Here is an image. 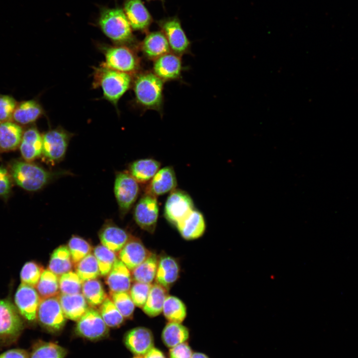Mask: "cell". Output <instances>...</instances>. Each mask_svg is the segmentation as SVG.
I'll return each instance as SVG.
<instances>
[{
  "label": "cell",
  "mask_w": 358,
  "mask_h": 358,
  "mask_svg": "<svg viewBox=\"0 0 358 358\" xmlns=\"http://www.w3.org/2000/svg\"><path fill=\"white\" fill-rule=\"evenodd\" d=\"M164 82L153 72L138 73L132 84L136 104L144 110H154L162 115Z\"/></svg>",
  "instance_id": "cell-1"
},
{
  "label": "cell",
  "mask_w": 358,
  "mask_h": 358,
  "mask_svg": "<svg viewBox=\"0 0 358 358\" xmlns=\"http://www.w3.org/2000/svg\"><path fill=\"white\" fill-rule=\"evenodd\" d=\"M131 76L100 64L94 68L93 86L100 88L104 98L117 108L118 101L132 84Z\"/></svg>",
  "instance_id": "cell-2"
},
{
  "label": "cell",
  "mask_w": 358,
  "mask_h": 358,
  "mask_svg": "<svg viewBox=\"0 0 358 358\" xmlns=\"http://www.w3.org/2000/svg\"><path fill=\"white\" fill-rule=\"evenodd\" d=\"M26 324L17 311L10 293L0 298V348H5L17 343Z\"/></svg>",
  "instance_id": "cell-3"
},
{
  "label": "cell",
  "mask_w": 358,
  "mask_h": 358,
  "mask_svg": "<svg viewBox=\"0 0 358 358\" xmlns=\"http://www.w3.org/2000/svg\"><path fill=\"white\" fill-rule=\"evenodd\" d=\"M11 175L15 182L24 189L37 191L60 173L49 172L28 162L16 161L10 167Z\"/></svg>",
  "instance_id": "cell-4"
},
{
  "label": "cell",
  "mask_w": 358,
  "mask_h": 358,
  "mask_svg": "<svg viewBox=\"0 0 358 358\" xmlns=\"http://www.w3.org/2000/svg\"><path fill=\"white\" fill-rule=\"evenodd\" d=\"M98 24L103 33L116 43L124 45L132 40V28L121 9H104L100 13Z\"/></svg>",
  "instance_id": "cell-5"
},
{
  "label": "cell",
  "mask_w": 358,
  "mask_h": 358,
  "mask_svg": "<svg viewBox=\"0 0 358 358\" xmlns=\"http://www.w3.org/2000/svg\"><path fill=\"white\" fill-rule=\"evenodd\" d=\"M105 61L101 65L131 75L136 74L140 68L139 57L131 48L123 44L102 48Z\"/></svg>",
  "instance_id": "cell-6"
},
{
  "label": "cell",
  "mask_w": 358,
  "mask_h": 358,
  "mask_svg": "<svg viewBox=\"0 0 358 358\" xmlns=\"http://www.w3.org/2000/svg\"><path fill=\"white\" fill-rule=\"evenodd\" d=\"M58 297L41 299L37 314V320L44 329L51 333L61 331L66 322Z\"/></svg>",
  "instance_id": "cell-7"
},
{
  "label": "cell",
  "mask_w": 358,
  "mask_h": 358,
  "mask_svg": "<svg viewBox=\"0 0 358 358\" xmlns=\"http://www.w3.org/2000/svg\"><path fill=\"white\" fill-rule=\"evenodd\" d=\"M41 300L34 287L22 283L18 286L14 295L13 303L26 325H32L37 320Z\"/></svg>",
  "instance_id": "cell-8"
},
{
  "label": "cell",
  "mask_w": 358,
  "mask_h": 358,
  "mask_svg": "<svg viewBox=\"0 0 358 358\" xmlns=\"http://www.w3.org/2000/svg\"><path fill=\"white\" fill-rule=\"evenodd\" d=\"M194 209L190 196L186 191L176 188L170 192L165 202L164 216L168 222L176 227Z\"/></svg>",
  "instance_id": "cell-9"
},
{
  "label": "cell",
  "mask_w": 358,
  "mask_h": 358,
  "mask_svg": "<svg viewBox=\"0 0 358 358\" xmlns=\"http://www.w3.org/2000/svg\"><path fill=\"white\" fill-rule=\"evenodd\" d=\"M114 191L120 212L121 215H124L132 207L138 196L139 186L138 182L129 173H118L116 176Z\"/></svg>",
  "instance_id": "cell-10"
},
{
  "label": "cell",
  "mask_w": 358,
  "mask_h": 358,
  "mask_svg": "<svg viewBox=\"0 0 358 358\" xmlns=\"http://www.w3.org/2000/svg\"><path fill=\"white\" fill-rule=\"evenodd\" d=\"M75 332L80 337L96 341L106 337L108 334L109 329L99 312L93 307H90L77 321Z\"/></svg>",
  "instance_id": "cell-11"
},
{
  "label": "cell",
  "mask_w": 358,
  "mask_h": 358,
  "mask_svg": "<svg viewBox=\"0 0 358 358\" xmlns=\"http://www.w3.org/2000/svg\"><path fill=\"white\" fill-rule=\"evenodd\" d=\"M72 134L62 127L46 132L43 136V152L45 157L53 162L62 160L66 152Z\"/></svg>",
  "instance_id": "cell-12"
},
{
  "label": "cell",
  "mask_w": 358,
  "mask_h": 358,
  "mask_svg": "<svg viewBox=\"0 0 358 358\" xmlns=\"http://www.w3.org/2000/svg\"><path fill=\"white\" fill-rule=\"evenodd\" d=\"M159 211L157 197L145 193L136 205L134 218L142 229L153 233L157 226Z\"/></svg>",
  "instance_id": "cell-13"
},
{
  "label": "cell",
  "mask_w": 358,
  "mask_h": 358,
  "mask_svg": "<svg viewBox=\"0 0 358 358\" xmlns=\"http://www.w3.org/2000/svg\"><path fill=\"white\" fill-rule=\"evenodd\" d=\"M161 26L172 52L180 56L190 52V41L179 20L176 18L167 20Z\"/></svg>",
  "instance_id": "cell-14"
},
{
  "label": "cell",
  "mask_w": 358,
  "mask_h": 358,
  "mask_svg": "<svg viewBox=\"0 0 358 358\" xmlns=\"http://www.w3.org/2000/svg\"><path fill=\"white\" fill-rule=\"evenodd\" d=\"M124 345L135 356L142 357L154 347L152 331L144 327H137L127 331L123 338Z\"/></svg>",
  "instance_id": "cell-15"
},
{
  "label": "cell",
  "mask_w": 358,
  "mask_h": 358,
  "mask_svg": "<svg viewBox=\"0 0 358 358\" xmlns=\"http://www.w3.org/2000/svg\"><path fill=\"white\" fill-rule=\"evenodd\" d=\"M181 56L169 52L155 60L153 72L164 82L179 80L183 69Z\"/></svg>",
  "instance_id": "cell-16"
},
{
  "label": "cell",
  "mask_w": 358,
  "mask_h": 358,
  "mask_svg": "<svg viewBox=\"0 0 358 358\" xmlns=\"http://www.w3.org/2000/svg\"><path fill=\"white\" fill-rule=\"evenodd\" d=\"M151 254L139 239L131 237L118 252V257L129 270H132L146 260Z\"/></svg>",
  "instance_id": "cell-17"
},
{
  "label": "cell",
  "mask_w": 358,
  "mask_h": 358,
  "mask_svg": "<svg viewBox=\"0 0 358 358\" xmlns=\"http://www.w3.org/2000/svg\"><path fill=\"white\" fill-rule=\"evenodd\" d=\"M177 180L172 167L160 169L146 187L145 193L155 197L171 192L176 189Z\"/></svg>",
  "instance_id": "cell-18"
},
{
  "label": "cell",
  "mask_w": 358,
  "mask_h": 358,
  "mask_svg": "<svg viewBox=\"0 0 358 358\" xmlns=\"http://www.w3.org/2000/svg\"><path fill=\"white\" fill-rule=\"evenodd\" d=\"M98 236L101 244L115 253L119 252L131 237L126 230L111 222L103 225Z\"/></svg>",
  "instance_id": "cell-19"
},
{
  "label": "cell",
  "mask_w": 358,
  "mask_h": 358,
  "mask_svg": "<svg viewBox=\"0 0 358 358\" xmlns=\"http://www.w3.org/2000/svg\"><path fill=\"white\" fill-rule=\"evenodd\" d=\"M123 11L133 29L144 30L151 22V15L141 0H126Z\"/></svg>",
  "instance_id": "cell-20"
},
{
  "label": "cell",
  "mask_w": 358,
  "mask_h": 358,
  "mask_svg": "<svg viewBox=\"0 0 358 358\" xmlns=\"http://www.w3.org/2000/svg\"><path fill=\"white\" fill-rule=\"evenodd\" d=\"M180 266L172 256H162L158 260L156 282L169 289L179 279Z\"/></svg>",
  "instance_id": "cell-21"
},
{
  "label": "cell",
  "mask_w": 358,
  "mask_h": 358,
  "mask_svg": "<svg viewBox=\"0 0 358 358\" xmlns=\"http://www.w3.org/2000/svg\"><path fill=\"white\" fill-rule=\"evenodd\" d=\"M176 228L184 239L193 240L203 235L206 229V223L202 214L194 209L177 225Z\"/></svg>",
  "instance_id": "cell-22"
},
{
  "label": "cell",
  "mask_w": 358,
  "mask_h": 358,
  "mask_svg": "<svg viewBox=\"0 0 358 358\" xmlns=\"http://www.w3.org/2000/svg\"><path fill=\"white\" fill-rule=\"evenodd\" d=\"M106 276L105 282L110 292H127L130 290L132 278L130 270L120 260L116 261Z\"/></svg>",
  "instance_id": "cell-23"
},
{
  "label": "cell",
  "mask_w": 358,
  "mask_h": 358,
  "mask_svg": "<svg viewBox=\"0 0 358 358\" xmlns=\"http://www.w3.org/2000/svg\"><path fill=\"white\" fill-rule=\"evenodd\" d=\"M144 56L149 60H155L171 51L164 33L154 31L147 34L140 46Z\"/></svg>",
  "instance_id": "cell-24"
},
{
  "label": "cell",
  "mask_w": 358,
  "mask_h": 358,
  "mask_svg": "<svg viewBox=\"0 0 358 358\" xmlns=\"http://www.w3.org/2000/svg\"><path fill=\"white\" fill-rule=\"evenodd\" d=\"M20 150L23 158L28 162L38 158L42 154V136L36 128H30L23 133Z\"/></svg>",
  "instance_id": "cell-25"
},
{
  "label": "cell",
  "mask_w": 358,
  "mask_h": 358,
  "mask_svg": "<svg viewBox=\"0 0 358 358\" xmlns=\"http://www.w3.org/2000/svg\"><path fill=\"white\" fill-rule=\"evenodd\" d=\"M66 318L78 321L89 308L88 303L82 293L59 294L58 296Z\"/></svg>",
  "instance_id": "cell-26"
},
{
  "label": "cell",
  "mask_w": 358,
  "mask_h": 358,
  "mask_svg": "<svg viewBox=\"0 0 358 358\" xmlns=\"http://www.w3.org/2000/svg\"><path fill=\"white\" fill-rule=\"evenodd\" d=\"M44 111L36 100H28L17 104L12 115L13 120L20 124L32 123L43 115Z\"/></svg>",
  "instance_id": "cell-27"
},
{
  "label": "cell",
  "mask_w": 358,
  "mask_h": 358,
  "mask_svg": "<svg viewBox=\"0 0 358 358\" xmlns=\"http://www.w3.org/2000/svg\"><path fill=\"white\" fill-rule=\"evenodd\" d=\"M161 163L152 158L136 160L129 166L130 175L138 182L150 181L160 170Z\"/></svg>",
  "instance_id": "cell-28"
},
{
  "label": "cell",
  "mask_w": 358,
  "mask_h": 358,
  "mask_svg": "<svg viewBox=\"0 0 358 358\" xmlns=\"http://www.w3.org/2000/svg\"><path fill=\"white\" fill-rule=\"evenodd\" d=\"M23 135L21 127L11 121L0 123V150L9 151L20 145Z\"/></svg>",
  "instance_id": "cell-29"
},
{
  "label": "cell",
  "mask_w": 358,
  "mask_h": 358,
  "mask_svg": "<svg viewBox=\"0 0 358 358\" xmlns=\"http://www.w3.org/2000/svg\"><path fill=\"white\" fill-rule=\"evenodd\" d=\"M168 296V289L156 282L154 283L152 285L147 299L142 307L143 312L150 317L160 315Z\"/></svg>",
  "instance_id": "cell-30"
},
{
  "label": "cell",
  "mask_w": 358,
  "mask_h": 358,
  "mask_svg": "<svg viewBox=\"0 0 358 358\" xmlns=\"http://www.w3.org/2000/svg\"><path fill=\"white\" fill-rule=\"evenodd\" d=\"M74 265L67 246L61 245L52 253L48 264V269L60 276L71 271Z\"/></svg>",
  "instance_id": "cell-31"
},
{
  "label": "cell",
  "mask_w": 358,
  "mask_h": 358,
  "mask_svg": "<svg viewBox=\"0 0 358 358\" xmlns=\"http://www.w3.org/2000/svg\"><path fill=\"white\" fill-rule=\"evenodd\" d=\"M187 328L179 323L169 322L165 326L162 333L164 344L169 348H173L185 342L189 338Z\"/></svg>",
  "instance_id": "cell-32"
},
{
  "label": "cell",
  "mask_w": 358,
  "mask_h": 358,
  "mask_svg": "<svg viewBox=\"0 0 358 358\" xmlns=\"http://www.w3.org/2000/svg\"><path fill=\"white\" fill-rule=\"evenodd\" d=\"M158 257L155 254L151 255L143 263L132 270V278L136 282L151 284L155 279Z\"/></svg>",
  "instance_id": "cell-33"
},
{
  "label": "cell",
  "mask_w": 358,
  "mask_h": 358,
  "mask_svg": "<svg viewBox=\"0 0 358 358\" xmlns=\"http://www.w3.org/2000/svg\"><path fill=\"white\" fill-rule=\"evenodd\" d=\"M67 350L52 342L39 340L33 343L29 358H65Z\"/></svg>",
  "instance_id": "cell-34"
},
{
  "label": "cell",
  "mask_w": 358,
  "mask_h": 358,
  "mask_svg": "<svg viewBox=\"0 0 358 358\" xmlns=\"http://www.w3.org/2000/svg\"><path fill=\"white\" fill-rule=\"evenodd\" d=\"M162 312L165 318L170 322L181 323L187 314L184 302L176 296L169 295L164 302Z\"/></svg>",
  "instance_id": "cell-35"
},
{
  "label": "cell",
  "mask_w": 358,
  "mask_h": 358,
  "mask_svg": "<svg viewBox=\"0 0 358 358\" xmlns=\"http://www.w3.org/2000/svg\"><path fill=\"white\" fill-rule=\"evenodd\" d=\"M35 287L41 299L56 297L60 292L59 276L45 269Z\"/></svg>",
  "instance_id": "cell-36"
},
{
  "label": "cell",
  "mask_w": 358,
  "mask_h": 358,
  "mask_svg": "<svg viewBox=\"0 0 358 358\" xmlns=\"http://www.w3.org/2000/svg\"><path fill=\"white\" fill-rule=\"evenodd\" d=\"M82 291L88 303L92 307L100 305L107 297L102 283L97 278L83 282Z\"/></svg>",
  "instance_id": "cell-37"
},
{
  "label": "cell",
  "mask_w": 358,
  "mask_h": 358,
  "mask_svg": "<svg viewBox=\"0 0 358 358\" xmlns=\"http://www.w3.org/2000/svg\"><path fill=\"white\" fill-rule=\"evenodd\" d=\"M75 272L83 282L97 278L100 271L96 259L90 254L75 265Z\"/></svg>",
  "instance_id": "cell-38"
},
{
  "label": "cell",
  "mask_w": 358,
  "mask_h": 358,
  "mask_svg": "<svg viewBox=\"0 0 358 358\" xmlns=\"http://www.w3.org/2000/svg\"><path fill=\"white\" fill-rule=\"evenodd\" d=\"M99 312L108 327H118L124 322V317L118 311L111 299L107 297L99 305Z\"/></svg>",
  "instance_id": "cell-39"
},
{
  "label": "cell",
  "mask_w": 358,
  "mask_h": 358,
  "mask_svg": "<svg viewBox=\"0 0 358 358\" xmlns=\"http://www.w3.org/2000/svg\"><path fill=\"white\" fill-rule=\"evenodd\" d=\"M93 254L97 262L100 275L102 276H106L118 260L115 252L102 244L96 246L93 249Z\"/></svg>",
  "instance_id": "cell-40"
},
{
  "label": "cell",
  "mask_w": 358,
  "mask_h": 358,
  "mask_svg": "<svg viewBox=\"0 0 358 358\" xmlns=\"http://www.w3.org/2000/svg\"><path fill=\"white\" fill-rule=\"evenodd\" d=\"M74 266L91 253L92 247L83 238L73 235L69 240L67 246Z\"/></svg>",
  "instance_id": "cell-41"
},
{
  "label": "cell",
  "mask_w": 358,
  "mask_h": 358,
  "mask_svg": "<svg viewBox=\"0 0 358 358\" xmlns=\"http://www.w3.org/2000/svg\"><path fill=\"white\" fill-rule=\"evenodd\" d=\"M44 270L43 266L35 261L26 262L20 272L21 282L36 287Z\"/></svg>",
  "instance_id": "cell-42"
},
{
  "label": "cell",
  "mask_w": 358,
  "mask_h": 358,
  "mask_svg": "<svg viewBox=\"0 0 358 358\" xmlns=\"http://www.w3.org/2000/svg\"><path fill=\"white\" fill-rule=\"evenodd\" d=\"M110 299L120 312L126 318L132 317L135 306L129 293L127 292H110Z\"/></svg>",
  "instance_id": "cell-43"
},
{
  "label": "cell",
  "mask_w": 358,
  "mask_h": 358,
  "mask_svg": "<svg viewBox=\"0 0 358 358\" xmlns=\"http://www.w3.org/2000/svg\"><path fill=\"white\" fill-rule=\"evenodd\" d=\"M83 282L76 272L65 273L59 277V288L62 294H75L80 293Z\"/></svg>",
  "instance_id": "cell-44"
},
{
  "label": "cell",
  "mask_w": 358,
  "mask_h": 358,
  "mask_svg": "<svg viewBox=\"0 0 358 358\" xmlns=\"http://www.w3.org/2000/svg\"><path fill=\"white\" fill-rule=\"evenodd\" d=\"M152 285L135 281L131 285L129 294L135 306L143 307L147 299Z\"/></svg>",
  "instance_id": "cell-45"
},
{
  "label": "cell",
  "mask_w": 358,
  "mask_h": 358,
  "mask_svg": "<svg viewBox=\"0 0 358 358\" xmlns=\"http://www.w3.org/2000/svg\"><path fill=\"white\" fill-rule=\"evenodd\" d=\"M16 105L12 96L0 95V123L10 121Z\"/></svg>",
  "instance_id": "cell-46"
},
{
  "label": "cell",
  "mask_w": 358,
  "mask_h": 358,
  "mask_svg": "<svg viewBox=\"0 0 358 358\" xmlns=\"http://www.w3.org/2000/svg\"><path fill=\"white\" fill-rule=\"evenodd\" d=\"M193 353L189 346L185 342L171 348L169 358H191Z\"/></svg>",
  "instance_id": "cell-47"
},
{
  "label": "cell",
  "mask_w": 358,
  "mask_h": 358,
  "mask_svg": "<svg viewBox=\"0 0 358 358\" xmlns=\"http://www.w3.org/2000/svg\"><path fill=\"white\" fill-rule=\"evenodd\" d=\"M11 187V179L7 171L0 167V196L7 197L10 192Z\"/></svg>",
  "instance_id": "cell-48"
},
{
  "label": "cell",
  "mask_w": 358,
  "mask_h": 358,
  "mask_svg": "<svg viewBox=\"0 0 358 358\" xmlns=\"http://www.w3.org/2000/svg\"><path fill=\"white\" fill-rule=\"evenodd\" d=\"M0 358H29V353L25 349L15 348L1 353Z\"/></svg>",
  "instance_id": "cell-49"
},
{
  "label": "cell",
  "mask_w": 358,
  "mask_h": 358,
  "mask_svg": "<svg viewBox=\"0 0 358 358\" xmlns=\"http://www.w3.org/2000/svg\"><path fill=\"white\" fill-rule=\"evenodd\" d=\"M142 358H166V357L161 350L153 347Z\"/></svg>",
  "instance_id": "cell-50"
},
{
  "label": "cell",
  "mask_w": 358,
  "mask_h": 358,
  "mask_svg": "<svg viewBox=\"0 0 358 358\" xmlns=\"http://www.w3.org/2000/svg\"><path fill=\"white\" fill-rule=\"evenodd\" d=\"M191 358H209L206 355L201 353H193Z\"/></svg>",
  "instance_id": "cell-51"
},
{
  "label": "cell",
  "mask_w": 358,
  "mask_h": 358,
  "mask_svg": "<svg viewBox=\"0 0 358 358\" xmlns=\"http://www.w3.org/2000/svg\"><path fill=\"white\" fill-rule=\"evenodd\" d=\"M142 358V357L135 356V357L134 358Z\"/></svg>",
  "instance_id": "cell-52"
}]
</instances>
